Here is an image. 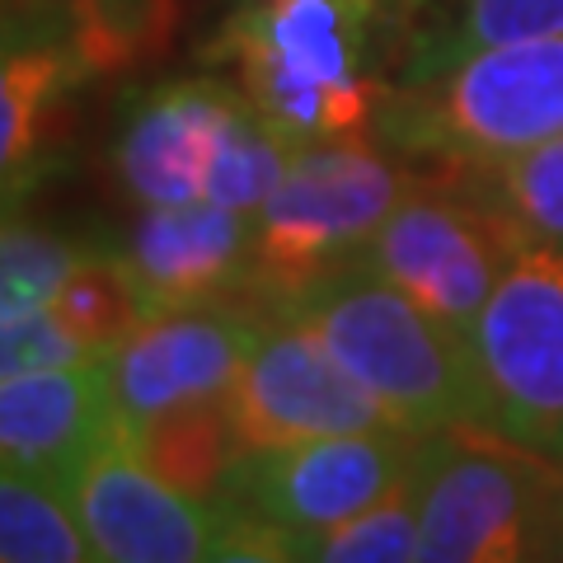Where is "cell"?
<instances>
[{
  "label": "cell",
  "mask_w": 563,
  "mask_h": 563,
  "mask_svg": "<svg viewBox=\"0 0 563 563\" xmlns=\"http://www.w3.org/2000/svg\"><path fill=\"white\" fill-rule=\"evenodd\" d=\"M99 563H207L225 503H202L169 484L118 432L90 455L66 493Z\"/></svg>",
  "instance_id": "8fae6325"
},
{
  "label": "cell",
  "mask_w": 563,
  "mask_h": 563,
  "mask_svg": "<svg viewBox=\"0 0 563 563\" xmlns=\"http://www.w3.org/2000/svg\"><path fill=\"white\" fill-rule=\"evenodd\" d=\"M526 240L531 235L521 221L507 217L484 188L451 192L413 184L366 244L362 263L437 320L470 333Z\"/></svg>",
  "instance_id": "52a82bcc"
},
{
  "label": "cell",
  "mask_w": 563,
  "mask_h": 563,
  "mask_svg": "<svg viewBox=\"0 0 563 563\" xmlns=\"http://www.w3.org/2000/svg\"><path fill=\"white\" fill-rule=\"evenodd\" d=\"M70 43H76L85 70H109L132 62L141 43V20L151 14V0H70Z\"/></svg>",
  "instance_id": "cb8c5ba5"
},
{
  "label": "cell",
  "mask_w": 563,
  "mask_h": 563,
  "mask_svg": "<svg viewBox=\"0 0 563 563\" xmlns=\"http://www.w3.org/2000/svg\"><path fill=\"white\" fill-rule=\"evenodd\" d=\"M385 0H240L202 57L225 66L287 146L372 136L390 99L376 70Z\"/></svg>",
  "instance_id": "6da1fadb"
},
{
  "label": "cell",
  "mask_w": 563,
  "mask_h": 563,
  "mask_svg": "<svg viewBox=\"0 0 563 563\" xmlns=\"http://www.w3.org/2000/svg\"><path fill=\"white\" fill-rule=\"evenodd\" d=\"M76 362H103V352H95L76 329H66L57 310H29L0 320V376Z\"/></svg>",
  "instance_id": "603a6c76"
},
{
  "label": "cell",
  "mask_w": 563,
  "mask_h": 563,
  "mask_svg": "<svg viewBox=\"0 0 563 563\" xmlns=\"http://www.w3.org/2000/svg\"><path fill=\"white\" fill-rule=\"evenodd\" d=\"M474 184L507 217H517L526 235L563 244V136L517 155V161H503L484 174H474Z\"/></svg>",
  "instance_id": "7402d4cb"
},
{
  "label": "cell",
  "mask_w": 563,
  "mask_h": 563,
  "mask_svg": "<svg viewBox=\"0 0 563 563\" xmlns=\"http://www.w3.org/2000/svg\"><path fill=\"white\" fill-rule=\"evenodd\" d=\"M273 310L320 333L399 432H488L470 333L437 320L366 263L310 282Z\"/></svg>",
  "instance_id": "7a4b0ae2"
},
{
  "label": "cell",
  "mask_w": 563,
  "mask_h": 563,
  "mask_svg": "<svg viewBox=\"0 0 563 563\" xmlns=\"http://www.w3.org/2000/svg\"><path fill=\"white\" fill-rule=\"evenodd\" d=\"M128 432L118 409L113 357L0 376V465L62 498L99 446Z\"/></svg>",
  "instance_id": "4fadbf2b"
},
{
  "label": "cell",
  "mask_w": 563,
  "mask_h": 563,
  "mask_svg": "<svg viewBox=\"0 0 563 563\" xmlns=\"http://www.w3.org/2000/svg\"><path fill=\"white\" fill-rule=\"evenodd\" d=\"M235 5H240V0H235ZM385 5H418V0H385Z\"/></svg>",
  "instance_id": "484cf974"
},
{
  "label": "cell",
  "mask_w": 563,
  "mask_h": 563,
  "mask_svg": "<svg viewBox=\"0 0 563 563\" xmlns=\"http://www.w3.org/2000/svg\"><path fill=\"white\" fill-rule=\"evenodd\" d=\"M225 399H231L244 451L287 446L329 432L395 428L380 404L324 347L320 333L282 310H273V320L263 324Z\"/></svg>",
  "instance_id": "9c48e42d"
},
{
  "label": "cell",
  "mask_w": 563,
  "mask_h": 563,
  "mask_svg": "<svg viewBox=\"0 0 563 563\" xmlns=\"http://www.w3.org/2000/svg\"><path fill=\"white\" fill-rule=\"evenodd\" d=\"M559 563H563V559H559Z\"/></svg>",
  "instance_id": "4316f807"
},
{
  "label": "cell",
  "mask_w": 563,
  "mask_h": 563,
  "mask_svg": "<svg viewBox=\"0 0 563 563\" xmlns=\"http://www.w3.org/2000/svg\"><path fill=\"white\" fill-rule=\"evenodd\" d=\"M122 258L151 314L221 301L235 287H254V211L217 202L141 207Z\"/></svg>",
  "instance_id": "5bb4252c"
},
{
  "label": "cell",
  "mask_w": 563,
  "mask_h": 563,
  "mask_svg": "<svg viewBox=\"0 0 563 563\" xmlns=\"http://www.w3.org/2000/svg\"><path fill=\"white\" fill-rule=\"evenodd\" d=\"M291 540L301 563H418V474L366 512Z\"/></svg>",
  "instance_id": "ffe728a7"
},
{
  "label": "cell",
  "mask_w": 563,
  "mask_h": 563,
  "mask_svg": "<svg viewBox=\"0 0 563 563\" xmlns=\"http://www.w3.org/2000/svg\"><path fill=\"white\" fill-rule=\"evenodd\" d=\"M250 95L235 80L184 76L141 90L118 128L113 165L136 207L207 202Z\"/></svg>",
  "instance_id": "30bf717a"
},
{
  "label": "cell",
  "mask_w": 563,
  "mask_h": 563,
  "mask_svg": "<svg viewBox=\"0 0 563 563\" xmlns=\"http://www.w3.org/2000/svg\"><path fill=\"white\" fill-rule=\"evenodd\" d=\"M563 465L498 432H437L418 461V563H559Z\"/></svg>",
  "instance_id": "277c9868"
},
{
  "label": "cell",
  "mask_w": 563,
  "mask_h": 563,
  "mask_svg": "<svg viewBox=\"0 0 563 563\" xmlns=\"http://www.w3.org/2000/svg\"><path fill=\"white\" fill-rule=\"evenodd\" d=\"M85 244H70L57 231L5 217V240H0V320L29 310H52L62 287L85 263Z\"/></svg>",
  "instance_id": "44dd1931"
},
{
  "label": "cell",
  "mask_w": 563,
  "mask_h": 563,
  "mask_svg": "<svg viewBox=\"0 0 563 563\" xmlns=\"http://www.w3.org/2000/svg\"><path fill=\"white\" fill-rule=\"evenodd\" d=\"M207 563H301V550L282 526L225 503Z\"/></svg>",
  "instance_id": "d4e9b609"
},
{
  "label": "cell",
  "mask_w": 563,
  "mask_h": 563,
  "mask_svg": "<svg viewBox=\"0 0 563 563\" xmlns=\"http://www.w3.org/2000/svg\"><path fill=\"white\" fill-rule=\"evenodd\" d=\"M488 432L563 465V244L526 240L470 329Z\"/></svg>",
  "instance_id": "8992f818"
},
{
  "label": "cell",
  "mask_w": 563,
  "mask_h": 563,
  "mask_svg": "<svg viewBox=\"0 0 563 563\" xmlns=\"http://www.w3.org/2000/svg\"><path fill=\"white\" fill-rule=\"evenodd\" d=\"M399 161L484 174L563 136V38L498 43L422 76H399L376 118Z\"/></svg>",
  "instance_id": "3957f363"
},
{
  "label": "cell",
  "mask_w": 563,
  "mask_h": 563,
  "mask_svg": "<svg viewBox=\"0 0 563 563\" xmlns=\"http://www.w3.org/2000/svg\"><path fill=\"white\" fill-rule=\"evenodd\" d=\"M90 76L70 33L5 29V62H0V174L5 198L29 179L43 141L57 122L66 95Z\"/></svg>",
  "instance_id": "9a60e30c"
},
{
  "label": "cell",
  "mask_w": 563,
  "mask_h": 563,
  "mask_svg": "<svg viewBox=\"0 0 563 563\" xmlns=\"http://www.w3.org/2000/svg\"><path fill=\"white\" fill-rule=\"evenodd\" d=\"M52 310L62 314L66 329H76L95 352H103V357H113L118 343L151 314L122 250H90L85 254L76 277H70L62 287V296L52 301Z\"/></svg>",
  "instance_id": "d6986e66"
},
{
  "label": "cell",
  "mask_w": 563,
  "mask_h": 563,
  "mask_svg": "<svg viewBox=\"0 0 563 563\" xmlns=\"http://www.w3.org/2000/svg\"><path fill=\"white\" fill-rule=\"evenodd\" d=\"M418 179L366 136L296 146L273 198L254 217V287L287 301L339 268L362 263L385 217Z\"/></svg>",
  "instance_id": "5b68a950"
},
{
  "label": "cell",
  "mask_w": 563,
  "mask_h": 563,
  "mask_svg": "<svg viewBox=\"0 0 563 563\" xmlns=\"http://www.w3.org/2000/svg\"><path fill=\"white\" fill-rule=\"evenodd\" d=\"M531 38H563V0H446L442 14L413 38L404 76H422L479 47Z\"/></svg>",
  "instance_id": "e0dca14e"
},
{
  "label": "cell",
  "mask_w": 563,
  "mask_h": 563,
  "mask_svg": "<svg viewBox=\"0 0 563 563\" xmlns=\"http://www.w3.org/2000/svg\"><path fill=\"white\" fill-rule=\"evenodd\" d=\"M263 324L225 301L146 314L113 352L118 409L128 428L192 399H217L235 385Z\"/></svg>",
  "instance_id": "7c38bea8"
},
{
  "label": "cell",
  "mask_w": 563,
  "mask_h": 563,
  "mask_svg": "<svg viewBox=\"0 0 563 563\" xmlns=\"http://www.w3.org/2000/svg\"><path fill=\"white\" fill-rule=\"evenodd\" d=\"M422 442L428 437L380 428L258 446L240 455L225 503H235L291 536H310L366 512L385 493L409 484L422 461Z\"/></svg>",
  "instance_id": "ba28073f"
},
{
  "label": "cell",
  "mask_w": 563,
  "mask_h": 563,
  "mask_svg": "<svg viewBox=\"0 0 563 563\" xmlns=\"http://www.w3.org/2000/svg\"><path fill=\"white\" fill-rule=\"evenodd\" d=\"M0 563H99V554L57 488L0 474Z\"/></svg>",
  "instance_id": "ac0fdd59"
},
{
  "label": "cell",
  "mask_w": 563,
  "mask_h": 563,
  "mask_svg": "<svg viewBox=\"0 0 563 563\" xmlns=\"http://www.w3.org/2000/svg\"><path fill=\"white\" fill-rule=\"evenodd\" d=\"M128 437L169 484H179L202 503H225L231 474L244 455V437L225 395L179 404V409L141 422V428H128Z\"/></svg>",
  "instance_id": "2e32d148"
}]
</instances>
